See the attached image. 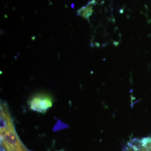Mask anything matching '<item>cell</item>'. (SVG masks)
Listing matches in <instances>:
<instances>
[{"mask_svg":"<svg viewBox=\"0 0 151 151\" xmlns=\"http://www.w3.org/2000/svg\"><path fill=\"white\" fill-rule=\"evenodd\" d=\"M1 142L5 151H28L20 140L15 129L1 132Z\"/></svg>","mask_w":151,"mask_h":151,"instance_id":"cell-1","label":"cell"},{"mask_svg":"<svg viewBox=\"0 0 151 151\" xmlns=\"http://www.w3.org/2000/svg\"><path fill=\"white\" fill-rule=\"evenodd\" d=\"M1 132L14 129V124L11 119L10 111L7 105L4 103L1 104Z\"/></svg>","mask_w":151,"mask_h":151,"instance_id":"cell-3","label":"cell"},{"mask_svg":"<svg viewBox=\"0 0 151 151\" xmlns=\"http://www.w3.org/2000/svg\"><path fill=\"white\" fill-rule=\"evenodd\" d=\"M52 99L47 95H39L33 97L29 102L30 108L39 113H45L52 106Z\"/></svg>","mask_w":151,"mask_h":151,"instance_id":"cell-2","label":"cell"}]
</instances>
